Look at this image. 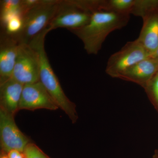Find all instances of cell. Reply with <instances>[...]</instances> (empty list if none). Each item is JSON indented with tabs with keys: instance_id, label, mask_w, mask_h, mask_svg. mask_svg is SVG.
<instances>
[{
	"instance_id": "cell-3",
	"label": "cell",
	"mask_w": 158,
	"mask_h": 158,
	"mask_svg": "<svg viewBox=\"0 0 158 158\" xmlns=\"http://www.w3.org/2000/svg\"><path fill=\"white\" fill-rule=\"evenodd\" d=\"M60 0H40L23 15L19 32L11 35L19 44H29L34 37L47 27L56 13Z\"/></svg>"
},
{
	"instance_id": "cell-4",
	"label": "cell",
	"mask_w": 158,
	"mask_h": 158,
	"mask_svg": "<svg viewBox=\"0 0 158 158\" xmlns=\"http://www.w3.org/2000/svg\"><path fill=\"white\" fill-rule=\"evenodd\" d=\"M92 13L87 0H60L56 13L48 27L51 31L58 28L69 31L81 28L90 22Z\"/></svg>"
},
{
	"instance_id": "cell-12",
	"label": "cell",
	"mask_w": 158,
	"mask_h": 158,
	"mask_svg": "<svg viewBox=\"0 0 158 158\" xmlns=\"http://www.w3.org/2000/svg\"><path fill=\"white\" fill-rule=\"evenodd\" d=\"M23 87L11 78L0 84V108L14 115L19 110Z\"/></svg>"
},
{
	"instance_id": "cell-19",
	"label": "cell",
	"mask_w": 158,
	"mask_h": 158,
	"mask_svg": "<svg viewBox=\"0 0 158 158\" xmlns=\"http://www.w3.org/2000/svg\"><path fill=\"white\" fill-rule=\"evenodd\" d=\"M8 154V158H25L23 153L16 150H12Z\"/></svg>"
},
{
	"instance_id": "cell-18",
	"label": "cell",
	"mask_w": 158,
	"mask_h": 158,
	"mask_svg": "<svg viewBox=\"0 0 158 158\" xmlns=\"http://www.w3.org/2000/svg\"><path fill=\"white\" fill-rule=\"evenodd\" d=\"M145 90L158 105V71L150 81Z\"/></svg>"
},
{
	"instance_id": "cell-7",
	"label": "cell",
	"mask_w": 158,
	"mask_h": 158,
	"mask_svg": "<svg viewBox=\"0 0 158 158\" xmlns=\"http://www.w3.org/2000/svg\"><path fill=\"white\" fill-rule=\"evenodd\" d=\"M14 115L0 108V140L3 152L8 153L12 150L23 153L30 140L18 127Z\"/></svg>"
},
{
	"instance_id": "cell-8",
	"label": "cell",
	"mask_w": 158,
	"mask_h": 158,
	"mask_svg": "<svg viewBox=\"0 0 158 158\" xmlns=\"http://www.w3.org/2000/svg\"><path fill=\"white\" fill-rule=\"evenodd\" d=\"M59 107L40 81L24 85L20 101L19 110L44 109L56 110Z\"/></svg>"
},
{
	"instance_id": "cell-9",
	"label": "cell",
	"mask_w": 158,
	"mask_h": 158,
	"mask_svg": "<svg viewBox=\"0 0 158 158\" xmlns=\"http://www.w3.org/2000/svg\"><path fill=\"white\" fill-rule=\"evenodd\" d=\"M18 43L1 30L0 36V84L11 78L17 59Z\"/></svg>"
},
{
	"instance_id": "cell-2",
	"label": "cell",
	"mask_w": 158,
	"mask_h": 158,
	"mask_svg": "<svg viewBox=\"0 0 158 158\" xmlns=\"http://www.w3.org/2000/svg\"><path fill=\"white\" fill-rule=\"evenodd\" d=\"M51 31L48 27L33 38L29 44L37 52L39 60L40 81L42 83L59 108L63 110L73 122L78 118L75 104L68 98L62 90L58 78L50 64L44 48V40Z\"/></svg>"
},
{
	"instance_id": "cell-6",
	"label": "cell",
	"mask_w": 158,
	"mask_h": 158,
	"mask_svg": "<svg viewBox=\"0 0 158 158\" xmlns=\"http://www.w3.org/2000/svg\"><path fill=\"white\" fill-rule=\"evenodd\" d=\"M11 78L24 85L40 81L39 58L29 44H19Z\"/></svg>"
},
{
	"instance_id": "cell-15",
	"label": "cell",
	"mask_w": 158,
	"mask_h": 158,
	"mask_svg": "<svg viewBox=\"0 0 158 158\" xmlns=\"http://www.w3.org/2000/svg\"><path fill=\"white\" fill-rule=\"evenodd\" d=\"M158 8V1L135 0L131 14L142 18L148 11Z\"/></svg>"
},
{
	"instance_id": "cell-20",
	"label": "cell",
	"mask_w": 158,
	"mask_h": 158,
	"mask_svg": "<svg viewBox=\"0 0 158 158\" xmlns=\"http://www.w3.org/2000/svg\"><path fill=\"white\" fill-rule=\"evenodd\" d=\"M152 57H154V58H156L157 60H158V46L156 50V51L155 53L154 54V56Z\"/></svg>"
},
{
	"instance_id": "cell-21",
	"label": "cell",
	"mask_w": 158,
	"mask_h": 158,
	"mask_svg": "<svg viewBox=\"0 0 158 158\" xmlns=\"http://www.w3.org/2000/svg\"><path fill=\"white\" fill-rule=\"evenodd\" d=\"M153 158H158V152H156L154 156L153 157Z\"/></svg>"
},
{
	"instance_id": "cell-14",
	"label": "cell",
	"mask_w": 158,
	"mask_h": 158,
	"mask_svg": "<svg viewBox=\"0 0 158 158\" xmlns=\"http://www.w3.org/2000/svg\"><path fill=\"white\" fill-rule=\"evenodd\" d=\"M135 0H101L100 10L131 14Z\"/></svg>"
},
{
	"instance_id": "cell-11",
	"label": "cell",
	"mask_w": 158,
	"mask_h": 158,
	"mask_svg": "<svg viewBox=\"0 0 158 158\" xmlns=\"http://www.w3.org/2000/svg\"><path fill=\"white\" fill-rule=\"evenodd\" d=\"M142 19L143 26L137 39L153 56L158 46V8L148 11Z\"/></svg>"
},
{
	"instance_id": "cell-10",
	"label": "cell",
	"mask_w": 158,
	"mask_h": 158,
	"mask_svg": "<svg viewBox=\"0 0 158 158\" xmlns=\"http://www.w3.org/2000/svg\"><path fill=\"white\" fill-rule=\"evenodd\" d=\"M158 71V60L150 56L130 67L118 79L135 83L145 89Z\"/></svg>"
},
{
	"instance_id": "cell-13",
	"label": "cell",
	"mask_w": 158,
	"mask_h": 158,
	"mask_svg": "<svg viewBox=\"0 0 158 158\" xmlns=\"http://www.w3.org/2000/svg\"><path fill=\"white\" fill-rule=\"evenodd\" d=\"M22 0H2L1 6V26L4 25L8 20L17 15L22 16Z\"/></svg>"
},
{
	"instance_id": "cell-16",
	"label": "cell",
	"mask_w": 158,
	"mask_h": 158,
	"mask_svg": "<svg viewBox=\"0 0 158 158\" xmlns=\"http://www.w3.org/2000/svg\"><path fill=\"white\" fill-rule=\"evenodd\" d=\"M22 16L17 15L10 19L4 25L1 26V30L9 35H14L19 32L22 27Z\"/></svg>"
},
{
	"instance_id": "cell-17",
	"label": "cell",
	"mask_w": 158,
	"mask_h": 158,
	"mask_svg": "<svg viewBox=\"0 0 158 158\" xmlns=\"http://www.w3.org/2000/svg\"><path fill=\"white\" fill-rule=\"evenodd\" d=\"M25 158H50L34 143L27 145L23 152Z\"/></svg>"
},
{
	"instance_id": "cell-1",
	"label": "cell",
	"mask_w": 158,
	"mask_h": 158,
	"mask_svg": "<svg viewBox=\"0 0 158 158\" xmlns=\"http://www.w3.org/2000/svg\"><path fill=\"white\" fill-rule=\"evenodd\" d=\"M130 18L129 14L98 10L93 12L90 22L86 25L70 31L81 40L88 54L96 55L108 35L125 27Z\"/></svg>"
},
{
	"instance_id": "cell-5",
	"label": "cell",
	"mask_w": 158,
	"mask_h": 158,
	"mask_svg": "<svg viewBox=\"0 0 158 158\" xmlns=\"http://www.w3.org/2000/svg\"><path fill=\"white\" fill-rule=\"evenodd\" d=\"M150 56H151L138 40L129 41L120 50L110 56L106 73L112 77L118 78L130 67Z\"/></svg>"
}]
</instances>
